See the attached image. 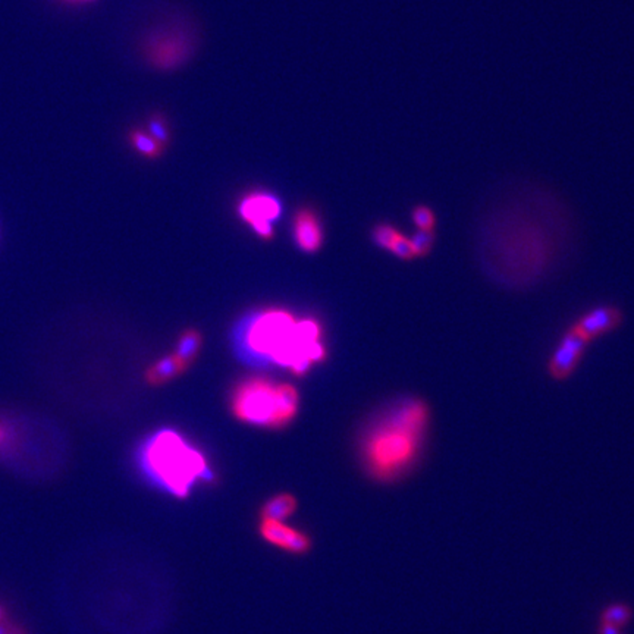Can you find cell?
<instances>
[{
	"instance_id": "cell-1",
	"label": "cell",
	"mask_w": 634,
	"mask_h": 634,
	"mask_svg": "<svg viewBox=\"0 0 634 634\" xmlns=\"http://www.w3.org/2000/svg\"><path fill=\"white\" fill-rule=\"evenodd\" d=\"M573 238L566 209L550 195L528 192L481 214L474 252L492 283L502 290H531L560 271Z\"/></svg>"
},
{
	"instance_id": "cell-2",
	"label": "cell",
	"mask_w": 634,
	"mask_h": 634,
	"mask_svg": "<svg viewBox=\"0 0 634 634\" xmlns=\"http://www.w3.org/2000/svg\"><path fill=\"white\" fill-rule=\"evenodd\" d=\"M432 407L419 395H402L379 410L364 429L360 454L373 480L394 483L416 471L428 447Z\"/></svg>"
},
{
	"instance_id": "cell-3",
	"label": "cell",
	"mask_w": 634,
	"mask_h": 634,
	"mask_svg": "<svg viewBox=\"0 0 634 634\" xmlns=\"http://www.w3.org/2000/svg\"><path fill=\"white\" fill-rule=\"evenodd\" d=\"M322 328L313 319L297 321L285 310H268L250 323L245 344L250 352L288 367L295 376L306 375L314 363L326 360Z\"/></svg>"
},
{
	"instance_id": "cell-4",
	"label": "cell",
	"mask_w": 634,
	"mask_h": 634,
	"mask_svg": "<svg viewBox=\"0 0 634 634\" xmlns=\"http://www.w3.org/2000/svg\"><path fill=\"white\" fill-rule=\"evenodd\" d=\"M140 462L150 480L176 498L190 495L199 480H213L204 455L173 431L152 436L143 447Z\"/></svg>"
},
{
	"instance_id": "cell-5",
	"label": "cell",
	"mask_w": 634,
	"mask_h": 634,
	"mask_svg": "<svg viewBox=\"0 0 634 634\" xmlns=\"http://www.w3.org/2000/svg\"><path fill=\"white\" fill-rule=\"evenodd\" d=\"M300 395L290 383H275L271 379L253 376L233 390V416L260 428L282 429L298 411Z\"/></svg>"
},
{
	"instance_id": "cell-6",
	"label": "cell",
	"mask_w": 634,
	"mask_h": 634,
	"mask_svg": "<svg viewBox=\"0 0 634 634\" xmlns=\"http://www.w3.org/2000/svg\"><path fill=\"white\" fill-rule=\"evenodd\" d=\"M192 47L188 35L183 33L161 30L149 35L144 45V54L154 68L169 71L187 62Z\"/></svg>"
},
{
	"instance_id": "cell-7",
	"label": "cell",
	"mask_w": 634,
	"mask_h": 634,
	"mask_svg": "<svg viewBox=\"0 0 634 634\" xmlns=\"http://www.w3.org/2000/svg\"><path fill=\"white\" fill-rule=\"evenodd\" d=\"M281 202L275 195L266 192L250 193L238 204L241 219L247 222L254 233L263 240H272L275 235L273 222L281 216Z\"/></svg>"
},
{
	"instance_id": "cell-8",
	"label": "cell",
	"mask_w": 634,
	"mask_h": 634,
	"mask_svg": "<svg viewBox=\"0 0 634 634\" xmlns=\"http://www.w3.org/2000/svg\"><path fill=\"white\" fill-rule=\"evenodd\" d=\"M589 342L574 328L566 329L548 359L547 371L557 382H564L576 373L588 352Z\"/></svg>"
},
{
	"instance_id": "cell-9",
	"label": "cell",
	"mask_w": 634,
	"mask_h": 634,
	"mask_svg": "<svg viewBox=\"0 0 634 634\" xmlns=\"http://www.w3.org/2000/svg\"><path fill=\"white\" fill-rule=\"evenodd\" d=\"M624 323L623 310L614 304H598L586 310L585 313L577 317L571 328L579 335L585 338L589 344L605 337L608 333L615 332Z\"/></svg>"
},
{
	"instance_id": "cell-10",
	"label": "cell",
	"mask_w": 634,
	"mask_h": 634,
	"mask_svg": "<svg viewBox=\"0 0 634 634\" xmlns=\"http://www.w3.org/2000/svg\"><path fill=\"white\" fill-rule=\"evenodd\" d=\"M260 536L279 550H287L290 554H306L312 547V539L298 529L288 526L283 521L275 520H262Z\"/></svg>"
},
{
	"instance_id": "cell-11",
	"label": "cell",
	"mask_w": 634,
	"mask_h": 634,
	"mask_svg": "<svg viewBox=\"0 0 634 634\" xmlns=\"http://www.w3.org/2000/svg\"><path fill=\"white\" fill-rule=\"evenodd\" d=\"M294 237L298 247L306 253L321 249L323 243V231L316 212L310 207H302L294 218Z\"/></svg>"
},
{
	"instance_id": "cell-12",
	"label": "cell",
	"mask_w": 634,
	"mask_h": 634,
	"mask_svg": "<svg viewBox=\"0 0 634 634\" xmlns=\"http://www.w3.org/2000/svg\"><path fill=\"white\" fill-rule=\"evenodd\" d=\"M185 371H187V367L183 366L180 360L176 359L175 354H171V356L163 357V359L156 362L154 366H150L147 369L145 381L149 382V385L161 386L183 375Z\"/></svg>"
},
{
	"instance_id": "cell-13",
	"label": "cell",
	"mask_w": 634,
	"mask_h": 634,
	"mask_svg": "<svg viewBox=\"0 0 634 634\" xmlns=\"http://www.w3.org/2000/svg\"><path fill=\"white\" fill-rule=\"evenodd\" d=\"M128 142H130L133 149L138 154H142L145 159H152V161H154L157 157L163 156L164 150H166L163 144L156 142L144 128H140V126L130 128V131H128Z\"/></svg>"
},
{
	"instance_id": "cell-14",
	"label": "cell",
	"mask_w": 634,
	"mask_h": 634,
	"mask_svg": "<svg viewBox=\"0 0 634 634\" xmlns=\"http://www.w3.org/2000/svg\"><path fill=\"white\" fill-rule=\"evenodd\" d=\"M297 509V500L290 493H278L266 500L262 509V520L283 521Z\"/></svg>"
},
{
	"instance_id": "cell-15",
	"label": "cell",
	"mask_w": 634,
	"mask_h": 634,
	"mask_svg": "<svg viewBox=\"0 0 634 634\" xmlns=\"http://www.w3.org/2000/svg\"><path fill=\"white\" fill-rule=\"evenodd\" d=\"M202 335L195 329H187L178 340V345L173 354L180 360L183 366L190 367L194 363V360L199 356L202 350Z\"/></svg>"
},
{
	"instance_id": "cell-16",
	"label": "cell",
	"mask_w": 634,
	"mask_h": 634,
	"mask_svg": "<svg viewBox=\"0 0 634 634\" xmlns=\"http://www.w3.org/2000/svg\"><path fill=\"white\" fill-rule=\"evenodd\" d=\"M144 130L156 142L161 143L164 147H168L169 143H171V125H169L168 116L164 115V114H162V112L150 114L147 123H145Z\"/></svg>"
},
{
	"instance_id": "cell-17",
	"label": "cell",
	"mask_w": 634,
	"mask_h": 634,
	"mask_svg": "<svg viewBox=\"0 0 634 634\" xmlns=\"http://www.w3.org/2000/svg\"><path fill=\"white\" fill-rule=\"evenodd\" d=\"M435 243V231L416 230V233L410 237V244H411V250H413L414 259L428 257L432 253Z\"/></svg>"
},
{
	"instance_id": "cell-18",
	"label": "cell",
	"mask_w": 634,
	"mask_h": 634,
	"mask_svg": "<svg viewBox=\"0 0 634 634\" xmlns=\"http://www.w3.org/2000/svg\"><path fill=\"white\" fill-rule=\"evenodd\" d=\"M631 619V608L626 604H612L605 609L600 621L602 623L612 624L615 627H621L629 623Z\"/></svg>"
},
{
	"instance_id": "cell-19",
	"label": "cell",
	"mask_w": 634,
	"mask_h": 634,
	"mask_svg": "<svg viewBox=\"0 0 634 634\" xmlns=\"http://www.w3.org/2000/svg\"><path fill=\"white\" fill-rule=\"evenodd\" d=\"M401 233V231H398L394 225L391 223H378V225L371 231V238H373V243H375L381 249L390 250L391 245L394 243L395 238Z\"/></svg>"
},
{
	"instance_id": "cell-20",
	"label": "cell",
	"mask_w": 634,
	"mask_h": 634,
	"mask_svg": "<svg viewBox=\"0 0 634 634\" xmlns=\"http://www.w3.org/2000/svg\"><path fill=\"white\" fill-rule=\"evenodd\" d=\"M411 219H413L416 230L435 231V212L431 207L426 206V204H419V206L414 207L413 212H411Z\"/></svg>"
},
{
	"instance_id": "cell-21",
	"label": "cell",
	"mask_w": 634,
	"mask_h": 634,
	"mask_svg": "<svg viewBox=\"0 0 634 634\" xmlns=\"http://www.w3.org/2000/svg\"><path fill=\"white\" fill-rule=\"evenodd\" d=\"M388 252L392 253V254L400 260H414L413 250H411V244H410V238L402 233L395 238L394 243H392Z\"/></svg>"
},
{
	"instance_id": "cell-22",
	"label": "cell",
	"mask_w": 634,
	"mask_h": 634,
	"mask_svg": "<svg viewBox=\"0 0 634 634\" xmlns=\"http://www.w3.org/2000/svg\"><path fill=\"white\" fill-rule=\"evenodd\" d=\"M599 633L600 634H621V633H619V627L612 626V624L602 623V621H600Z\"/></svg>"
},
{
	"instance_id": "cell-23",
	"label": "cell",
	"mask_w": 634,
	"mask_h": 634,
	"mask_svg": "<svg viewBox=\"0 0 634 634\" xmlns=\"http://www.w3.org/2000/svg\"><path fill=\"white\" fill-rule=\"evenodd\" d=\"M75 2V0H74ZM80 2H92V0H80Z\"/></svg>"
}]
</instances>
